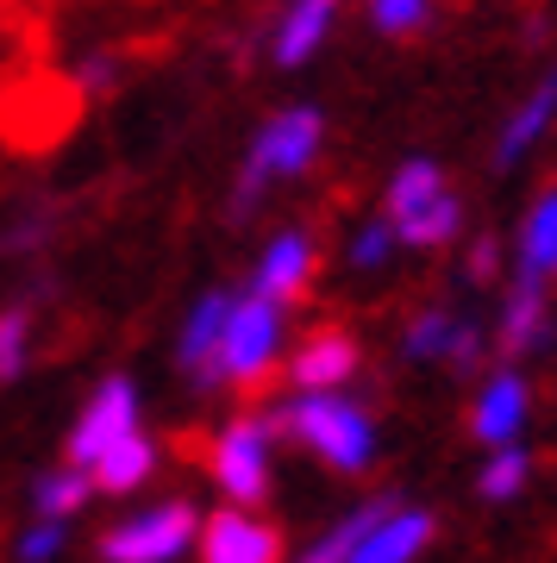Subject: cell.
<instances>
[{"instance_id":"7c38bea8","label":"cell","mask_w":557,"mask_h":563,"mask_svg":"<svg viewBox=\"0 0 557 563\" xmlns=\"http://www.w3.org/2000/svg\"><path fill=\"white\" fill-rule=\"evenodd\" d=\"M351 369H358V344L345 339V332H314V339L295 351V363H288V376H295L301 395H307V388H345Z\"/></svg>"},{"instance_id":"5bb4252c","label":"cell","mask_w":557,"mask_h":563,"mask_svg":"<svg viewBox=\"0 0 557 563\" xmlns=\"http://www.w3.org/2000/svg\"><path fill=\"white\" fill-rule=\"evenodd\" d=\"M226 313H232V295L214 288V295H200L188 325H182V363L195 369L200 388H214V351H219V332H226Z\"/></svg>"},{"instance_id":"44dd1931","label":"cell","mask_w":557,"mask_h":563,"mask_svg":"<svg viewBox=\"0 0 557 563\" xmlns=\"http://www.w3.org/2000/svg\"><path fill=\"white\" fill-rule=\"evenodd\" d=\"M389 507H395V501H370V507H358L351 520H339L332 532H326V539L314 544V551H301L295 563H345L351 551H358V539H363V532H370V526L382 520V514H389Z\"/></svg>"},{"instance_id":"277c9868","label":"cell","mask_w":557,"mask_h":563,"mask_svg":"<svg viewBox=\"0 0 557 563\" xmlns=\"http://www.w3.org/2000/svg\"><path fill=\"white\" fill-rule=\"evenodd\" d=\"M195 501H163L139 520L113 526L107 539H100V558L107 563H176L188 544H195Z\"/></svg>"},{"instance_id":"7402d4cb","label":"cell","mask_w":557,"mask_h":563,"mask_svg":"<svg viewBox=\"0 0 557 563\" xmlns=\"http://www.w3.org/2000/svg\"><path fill=\"white\" fill-rule=\"evenodd\" d=\"M526 476H533V457L520 444H495V457L482 463L477 488H482V501H514L520 488H526Z\"/></svg>"},{"instance_id":"603a6c76","label":"cell","mask_w":557,"mask_h":563,"mask_svg":"<svg viewBox=\"0 0 557 563\" xmlns=\"http://www.w3.org/2000/svg\"><path fill=\"white\" fill-rule=\"evenodd\" d=\"M25 351H32V307H7L0 313V383L25 376Z\"/></svg>"},{"instance_id":"ffe728a7","label":"cell","mask_w":557,"mask_h":563,"mask_svg":"<svg viewBox=\"0 0 557 563\" xmlns=\"http://www.w3.org/2000/svg\"><path fill=\"white\" fill-rule=\"evenodd\" d=\"M438 188H445V176H438V163L414 157V163H401L395 181H389V220H407V213H419V207L433 201Z\"/></svg>"},{"instance_id":"e0dca14e","label":"cell","mask_w":557,"mask_h":563,"mask_svg":"<svg viewBox=\"0 0 557 563\" xmlns=\"http://www.w3.org/2000/svg\"><path fill=\"white\" fill-rule=\"evenodd\" d=\"M458 225H463V201L451 188H438L419 213L395 220V244H407V251H445V244L458 239Z\"/></svg>"},{"instance_id":"8fae6325","label":"cell","mask_w":557,"mask_h":563,"mask_svg":"<svg viewBox=\"0 0 557 563\" xmlns=\"http://www.w3.org/2000/svg\"><path fill=\"white\" fill-rule=\"evenodd\" d=\"M307 269H314V244L301 239V232H282L270 251L258 257V276H251V295H263V301H295L301 282H307Z\"/></svg>"},{"instance_id":"4fadbf2b","label":"cell","mask_w":557,"mask_h":563,"mask_svg":"<svg viewBox=\"0 0 557 563\" xmlns=\"http://www.w3.org/2000/svg\"><path fill=\"white\" fill-rule=\"evenodd\" d=\"M332 20H339V0H288V13H282L276 25V63L282 69H295V63H307L326 44V32H332Z\"/></svg>"},{"instance_id":"d6986e66","label":"cell","mask_w":557,"mask_h":563,"mask_svg":"<svg viewBox=\"0 0 557 563\" xmlns=\"http://www.w3.org/2000/svg\"><path fill=\"white\" fill-rule=\"evenodd\" d=\"M32 501H39L44 520H69L76 507L95 501V470H81V463H69V470H51V476L39 483V495H32Z\"/></svg>"},{"instance_id":"8992f818","label":"cell","mask_w":557,"mask_h":563,"mask_svg":"<svg viewBox=\"0 0 557 563\" xmlns=\"http://www.w3.org/2000/svg\"><path fill=\"white\" fill-rule=\"evenodd\" d=\"M132 426H139V395H132L125 376H107V383L95 388V401L81 407V420H76V432H69V444H63V457L88 470V463H95L113 439H125Z\"/></svg>"},{"instance_id":"83f0119b","label":"cell","mask_w":557,"mask_h":563,"mask_svg":"<svg viewBox=\"0 0 557 563\" xmlns=\"http://www.w3.org/2000/svg\"><path fill=\"white\" fill-rule=\"evenodd\" d=\"M63 551V520H44L20 539V563H51Z\"/></svg>"},{"instance_id":"4316f807","label":"cell","mask_w":557,"mask_h":563,"mask_svg":"<svg viewBox=\"0 0 557 563\" xmlns=\"http://www.w3.org/2000/svg\"><path fill=\"white\" fill-rule=\"evenodd\" d=\"M445 351H451V369H477L482 363V325L477 320H451V332H445Z\"/></svg>"},{"instance_id":"6da1fadb","label":"cell","mask_w":557,"mask_h":563,"mask_svg":"<svg viewBox=\"0 0 557 563\" xmlns=\"http://www.w3.org/2000/svg\"><path fill=\"white\" fill-rule=\"evenodd\" d=\"M263 426H270V439H288V432L307 439L319 457L332 463V470H345V476H358V470L376 463V420H370L358 401H345L339 388H307L301 401L276 407Z\"/></svg>"},{"instance_id":"ba28073f","label":"cell","mask_w":557,"mask_h":563,"mask_svg":"<svg viewBox=\"0 0 557 563\" xmlns=\"http://www.w3.org/2000/svg\"><path fill=\"white\" fill-rule=\"evenodd\" d=\"M426 544H433V514H419V507H389V514L358 539V551L345 563H414Z\"/></svg>"},{"instance_id":"ac0fdd59","label":"cell","mask_w":557,"mask_h":563,"mask_svg":"<svg viewBox=\"0 0 557 563\" xmlns=\"http://www.w3.org/2000/svg\"><path fill=\"white\" fill-rule=\"evenodd\" d=\"M538 339H545V295L507 288V307H501V351L520 357V351H533Z\"/></svg>"},{"instance_id":"9a60e30c","label":"cell","mask_w":557,"mask_h":563,"mask_svg":"<svg viewBox=\"0 0 557 563\" xmlns=\"http://www.w3.org/2000/svg\"><path fill=\"white\" fill-rule=\"evenodd\" d=\"M151 463H157V444L144 439L139 426H132V432L107 444V451H100L88 470H95V488H107V495H132V488L151 476Z\"/></svg>"},{"instance_id":"f546056e","label":"cell","mask_w":557,"mask_h":563,"mask_svg":"<svg viewBox=\"0 0 557 563\" xmlns=\"http://www.w3.org/2000/svg\"><path fill=\"white\" fill-rule=\"evenodd\" d=\"M113 81V63H81V88H107Z\"/></svg>"},{"instance_id":"3957f363","label":"cell","mask_w":557,"mask_h":563,"mask_svg":"<svg viewBox=\"0 0 557 563\" xmlns=\"http://www.w3.org/2000/svg\"><path fill=\"white\" fill-rule=\"evenodd\" d=\"M282 351V307L263 301V295H232V313H226V332H219L214 351V383H258L263 369L276 363Z\"/></svg>"},{"instance_id":"7a4b0ae2","label":"cell","mask_w":557,"mask_h":563,"mask_svg":"<svg viewBox=\"0 0 557 563\" xmlns=\"http://www.w3.org/2000/svg\"><path fill=\"white\" fill-rule=\"evenodd\" d=\"M319 132H326V120H319L314 107H288V113H276V120L263 125L258 144H251V157H244V169H239V220L263 201L270 181L301 176V169L314 163Z\"/></svg>"},{"instance_id":"484cf974","label":"cell","mask_w":557,"mask_h":563,"mask_svg":"<svg viewBox=\"0 0 557 563\" xmlns=\"http://www.w3.org/2000/svg\"><path fill=\"white\" fill-rule=\"evenodd\" d=\"M370 20L382 25V32H419V20H426V0H370Z\"/></svg>"},{"instance_id":"cb8c5ba5","label":"cell","mask_w":557,"mask_h":563,"mask_svg":"<svg viewBox=\"0 0 557 563\" xmlns=\"http://www.w3.org/2000/svg\"><path fill=\"white\" fill-rule=\"evenodd\" d=\"M389 251H395V220L382 213V220H370L358 239H351V269H376Z\"/></svg>"},{"instance_id":"9c48e42d","label":"cell","mask_w":557,"mask_h":563,"mask_svg":"<svg viewBox=\"0 0 557 563\" xmlns=\"http://www.w3.org/2000/svg\"><path fill=\"white\" fill-rule=\"evenodd\" d=\"M557 276V188H545L520 225V263H514V288L545 295V282Z\"/></svg>"},{"instance_id":"52a82bcc","label":"cell","mask_w":557,"mask_h":563,"mask_svg":"<svg viewBox=\"0 0 557 563\" xmlns=\"http://www.w3.org/2000/svg\"><path fill=\"white\" fill-rule=\"evenodd\" d=\"M200 563H282V532L251 507H226L200 526Z\"/></svg>"},{"instance_id":"f1b7e54d","label":"cell","mask_w":557,"mask_h":563,"mask_svg":"<svg viewBox=\"0 0 557 563\" xmlns=\"http://www.w3.org/2000/svg\"><path fill=\"white\" fill-rule=\"evenodd\" d=\"M495 269H501L495 239H477V244H470V282H495Z\"/></svg>"},{"instance_id":"d4e9b609","label":"cell","mask_w":557,"mask_h":563,"mask_svg":"<svg viewBox=\"0 0 557 563\" xmlns=\"http://www.w3.org/2000/svg\"><path fill=\"white\" fill-rule=\"evenodd\" d=\"M445 332H451V313H445V307L419 313V320L407 325V357H433V351H445Z\"/></svg>"},{"instance_id":"30bf717a","label":"cell","mask_w":557,"mask_h":563,"mask_svg":"<svg viewBox=\"0 0 557 563\" xmlns=\"http://www.w3.org/2000/svg\"><path fill=\"white\" fill-rule=\"evenodd\" d=\"M520 420H526V383H520L514 369H495L489 383H482V401H477V439L495 451V444H514L520 439Z\"/></svg>"},{"instance_id":"5b68a950","label":"cell","mask_w":557,"mask_h":563,"mask_svg":"<svg viewBox=\"0 0 557 563\" xmlns=\"http://www.w3.org/2000/svg\"><path fill=\"white\" fill-rule=\"evenodd\" d=\"M270 426L263 420H232L214 439V476L239 507H258L270 495Z\"/></svg>"},{"instance_id":"2e32d148","label":"cell","mask_w":557,"mask_h":563,"mask_svg":"<svg viewBox=\"0 0 557 563\" xmlns=\"http://www.w3.org/2000/svg\"><path fill=\"white\" fill-rule=\"evenodd\" d=\"M551 120H557V69L533 88V101H526L514 120H507V132H501V144H495V163H501V169H514V163L526 157L538 139H545V125H551Z\"/></svg>"}]
</instances>
